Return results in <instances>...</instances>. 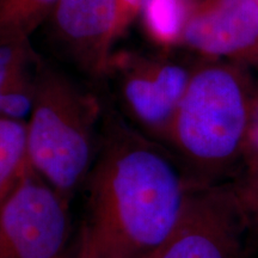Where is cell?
<instances>
[{
    "instance_id": "obj_3",
    "label": "cell",
    "mask_w": 258,
    "mask_h": 258,
    "mask_svg": "<svg viewBox=\"0 0 258 258\" xmlns=\"http://www.w3.org/2000/svg\"><path fill=\"white\" fill-rule=\"evenodd\" d=\"M102 115V96L84 90L38 57L34 103L27 122L28 159L67 202L91 171Z\"/></svg>"
},
{
    "instance_id": "obj_5",
    "label": "cell",
    "mask_w": 258,
    "mask_h": 258,
    "mask_svg": "<svg viewBox=\"0 0 258 258\" xmlns=\"http://www.w3.org/2000/svg\"><path fill=\"white\" fill-rule=\"evenodd\" d=\"M67 203L29 164L0 208V258H62Z\"/></svg>"
},
{
    "instance_id": "obj_7",
    "label": "cell",
    "mask_w": 258,
    "mask_h": 258,
    "mask_svg": "<svg viewBox=\"0 0 258 258\" xmlns=\"http://www.w3.org/2000/svg\"><path fill=\"white\" fill-rule=\"evenodd\" d=\"M51 40L84 74L105 80L115 43L127 30L122 0H57Z\"/></svg>"
},
{
    "instance_id": "obj_9",
    "label": "cell",
    "mask_w": 258,
    "mask_h": 258,
    "mask_svg": "<svg viewBox=\"0 0 258 258\" xmlns=\"http://www.w3.org/2000/svg\"><path fill=\"white\" fill-rule=\"evenodd\" d=\"M38 57L30 41L0 44V117L30 115Z\"/></svg>"
},
{
    "instance_id": "obj_2",
    "label": "cell",
    "mask_w": 258,
    "mask_h": 258,
    "mask_svg": "<svg viewBox=\"0 0 258 258\" xmlns=\"http://www.w3.org/2000/svg\"><path fill=\"white\" fill-rule=\"evenodd\" d=\"M253 95L247 77L231 64L192 70L166 140L192 182H220L241 161Z\"/></svg>"
},
{
    "instance_id": "obj_4",
    "label": "cell",
    "mask_w": 258,
    "mask_h": 258,
    "mask_svg": "<svg viewBox=\"0 0 258 258\" xmlns=\"http://www.w3.org/2000/svg\"><path fill=\"white\" fill-rule=\"evenodd\" d=\"M246 230L233 182L190 179L178 220L153 258H239Z\"/></svg>"
},
{
    "instance_id": "obj_6",
    "label": "cell",
    "mask_w": 258,
    "mask_h": 258,
    "mask_svg": "<svg viewBox=\"0 0 258 258\" xmlns=\"http://www.w3.org/2000/svg\"><path fill=\"white\" fill-rule=\"evenodd\" d=\"M191 73L169 57L123 49L112 54L106 79L115 82L132 120L166 141Z\"/></svg>"
},
{
    "instance_id": "obj_11",
    "label": "cell",
    "mask_w": 258,
    "mask_h": 258,
    "mask_svg": "<svg viewBox=\"0 0 258 258\" xmlns=\"http://www.w3.org/2000/svg\"><path fill=\"white\" fill-rule=\"evenodd\" d=\"M57 0H0V44L30 41L46 24Z\"/></svg>"
},
{
    "instance_id": "obj_10",
    "label": "cell",
    "mask_w": 258,
    "mask_h": 258,
    "mask_svg": "<svg viewBox=\"0 0 258 258\" xmlns=\"http://www.w3.org/2000/svg\"><path fill=\"white\" fill-rule=\"evenodd\" d=\"M29 165L27 123L0 117V208Z\"/></svg>"
},
{
    "instance_id": "obj_1",
    "label": "cell",
    "mask_w": 258,
    "mask_h": 258,
    "mask_svg": "<svg viewBox=\"0 0 258 258\" xmlns=\"http://www.w3.org/2000/svg\"><path fill=\"white\" fill-rule=\"evenodd\" d=\"M76 258H153L175 227L188 171L103 101L98 150Z\"/></svg>"
},
{
    "instance_id": "obj_13",
    "label": "cell",
    "mask_w": 258,
    "mask_h": 258,
    "mask_svg": "<svg viewBox=\"0 0 258 258\" xmlns=\"http://www.w3.org/2000/svg\"><path fill=\"white\" fill-rule=\"evenodd\" d=\"M233 184L249 228L258 232V169L243 172Z\"/></svg>"
},
{
    "instance_id": "obj_16",
    "label": "cell",
    "mask_w": 258,
    "mask_h": 258,
    "mask_svg": "<svg viewBox=\"0 0 258 258\" xmlns=\"http://www.w3.org/2000/svg\"><path fill=\"white\" fill-rule=\"evenodd\" d=\"M62 258H71V257H69V256H66V254H64V256H63Z\"/></svg>"
},
{
    "instance_id": "obj_15",
    "label": "cell",
    "mask_w": 258,
    "mask_h": 258,
    "mask_svg": "<svg viewBox=\"0 0 258 258\" xmlns=\"http://www.w3.org/2000/svg\"><path fill=\"white\" fill-rule=\"evenodd\" d=\"M144 0H122V6H123L124 21L127 27L131 25L135 18H138L139 11H140L141 4Z\"/></svg>"
},
{
    "instance_id": "obj_8",
    "label": "cell",
    "mask_w": 258,
    "mask_h": 258,
    "mask_svg": "<svg viewBox=\"0 0 258 258\" xmlns=\"http://www.w3.org/2000/svg\"><path fill=\"white\" fill-rule=\"evenodd\" d=\"M180 43L209 59L258 60V5L253 0H192Z\"/></svg>"
},
{
    "instance_id": "obj_14",
    "label": "cell",
    "mask_w": 258,
    "mask_h": 258,
    "mask_svg": "<svg viewBox=\"0 0 258 258\" xmlns=\"http://www.w3.org/2000/svg\"><path fill=\"white\" fill-rule=\"evenodd\" d=\"M244 172L258 169V90L254 92L251 104L249 125L241 154Z\"/></svg>"
},
{
    "instance_id": "obj_17",
    "label": "cell",
    "mask_w": 258,
    "mask_h": 258,
    "mask_svg": "<svg viewBox=\"0 0 258 258\" xmlns=\"http://www.w3.org/2000/svg\"><path fill=\"white\" fill-rule=\"evenodd\" d=\"M253 2H254V3H256V4L258 5V0H253Z\"/></svg>"
},
{
    "instance_id": "obj_12",
    "label": "cell",
    "mask_w": 258,
    "mask_h": 258,
    "mask_svg": "<svg viewBox=\"0 0 258 258\" xmlns=\"http://www.w3.org/2000/svg\"><path fill=\"white\" fill-rule=\"evenodd\" d=\"M186 5V0H144L138 17L151 41L165 48L180 43Z\"/></svg>"
}]
</instances>
